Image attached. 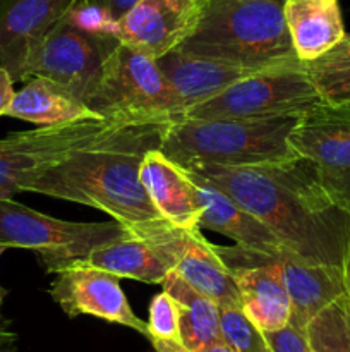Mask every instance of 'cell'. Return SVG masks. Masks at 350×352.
<instances>
[{
    "label": "cell",
    "mask_w": 350,
    "mask_h": 352,
    "mask_svg": "<svg viewBox=\"0 0 350 352\" xmlns=\"http://www.w3.org/2000/svg\"><path fill=\"white\" fill-rule=\"evenodd\" d=\"M187 170L198 172L235 199L295 258L343 270L350 213L326 195L307 160L253 167L198 165Z\"/></svg>",
    "instance_id": "6da1fadb"
},
{
    "label": "cell",
    "mask_w": 350,
    "mask_h": 352,
    "mask_svg": "<svg viewBox=\"0 0 350 352\" xmlns=\"http://www.w3.org/2000/svg\"><path fill=\"white\" fill-rule=\"evenodd\" d=\"M165 120L113 124L33 179L24 192H38L102 210L126 227L163 219L141 184L144 155L161 146Z\"/></svg>",
    "instance_id": "7a4b0ae2"
},
{
    "label": "cell",
    "mask_w": 350,
    "mask_h": 352,
    "mask_svg": "<svg viewBox=\"0 0 350 352\" xmlns=\"http://www.w3.org/2000/svg\"><path fill=\"white\" fill-rule=\"evenodd\" d=\"M287 0H201L194 31L175 50L247 69L299 58L285 23Z\"/></svg>",
    "instance_id": "3957f363"
},
{
    "label": "cell",
    "mask_w": 350,
    "mask_h": 352,
    "mask_svg": "<svg viewBox=\"0 0 350 352\" xmlns=\"http://www.w3.org/2000/svg\"><path fill=\"white\" fill-rule=\"evenodd\" d=\"M299 117L189 119L165 126L160 150L182 168L198 165L253 167L301 158L288 144Z\"/></svg>",
    "instance_id": "277c9868"
},
{
    "label": "cell",
    "mask_w": 350,
    "mask_h": 352,
    "mask_svg": "<svg viewBox=\"0 0 350 352\" xmlns=\"http://www.w3.org/2000/svg\"><path fill=\"white\" fill-rule=\"evenodd\" d=\"M323 103L301 58L250 72L215 98L189 109V119H270L301 117ZM178 117V119H180Z\"/></svg>",
    "instance_id": "5b68a950"
},
{
    "label": "cell",
    "mask_w": 350,
    "mask_h": 352,
    "mask_svg": "<svg viewBox=\"0 0 350 352\" xmlns=\"http://www.w3.org/2000/svg\"><path fill=\"white\" fill-rule=\"evenodd\" d=\"M117 220L100 223L65 222L34 212L12 198H0V244L38 254L48 274H58L100 248L127 234Z\"/></svg>",
    "instance_id": "8992f818"
},
{
    "label": "cell",
    "mask_w": 350,
    "mask_h": 352,
    "mask_svg": "<svg viewBox=\"0 0 350 352\" xmlns=\"http://www.w3.org/2000/svg\"><path fill=\"white\" fill-rule=\"evenodd\" d=\"M84 103L106 120H172V100L154 58L120 43L103 64Z\"/></svg>",
    "instance_id": "52a82bcc"
},
{
    "label": "cell",
    "mask_w": 350,
    "mask_h": 352,
    "mask_svg": "<svg viewBox=\"0 0 350 352\" xmlns=\"http://www.w3.org/2000/svg\"><path fill=\"white\" fill-rule=\"evenodd\" d=\"M288 144L312 165L333 203L350 213V103L323 102L302 113Z\"/></svg>",
    "instance_id": "ba28073f"
},
{
    "label": "cell",
    "mask_w": 350,
    "mask_h": 352,
    "mask_svg": "<svg viewBox=\"0 0 350 352\" xmlns=\"http://www.w3.org/2000/svg\"><path fill=\"white\" fill-rule=\"evenodd\" d=\"M117 120L91 119L40 126L0 140V198H12L33 179L64 160L75 148L84 146Z\"/></svg>",
    "instance_id": "9c48e42d"
},
{
    "label": "cell",
    "mask_w": 350,
    "mask_h": 352,
    "mask_svg": "<svg viewBox=\"0 0 350 352\" xmlns=\"http://www.w3.org/2000/svg\"><path fill=\"white\" fill-rule=\"evenodd\" d=\"M127 229L126 236L93 251L78 263L102 268L119 278L161 284L184 254L187 230L172 226L165 219Z\"/></svg>",
    "instance_id": "30bf717a"
},
{
    "label": "cell",
    "mask_w": 350,
    "mask_h": 352,
    "mask_svg": "<svg viewBox=\"0 0 350 352\" xmlns=\"http://www.w3.org/2000/svg\"><path fill=\"white\" fill-rule=\"evenodd\" d=\"M213 250L235 280L240 308L257 329L273 332L290 322V298L280 265L281 254L290 253H266L239 244H213Z\"/></svg>",
    "instance_id": "8fae6325"
},
{
    "label": "cell",
    "mask_w": 350,
    "mask_h": 352,
    "mask_svg": "<svg viewBox=\"0 0 350 352\" xmlns=\"http://www.w3.org/2000/svg\"><path fill=\"white\" fill-rule=\"evenodd\" d=\"M120 45L113 34L88 33L64 19L45 38L31 60L27 76H43L84 102L106 58Z\"/></svg>",
    "instance_id": "7c38bea8"
},
{
    "label": "cell",
    "mask_w": 350,
    "mask_h": 352,
    "mask_svg": "<svg viewBox=\"0 0 350 352\" xmlns=\"http://www.w3.org/2000/svg\"><path fill=\"white\" fill-rule=\"evenodd\" d=\"M50 296L69 318L95 316L132 329L150 339L148 323L134 315L120 287V278L110 272L75 261L58 272L50 287Z\"/></svg>",
    "instance_id": "4fadbf2b"
},
{
    "label": "cell",
    "mask_w": 350,
    "mask_h": 352,
    "mask_svg": "<svg viewBox=\"0 0 350 352\" xmlns=\"http://www.w3.org/2000/svg\"><path fill=\"white\" fill-rule=\"evenodd\" d=\"M75 0H0V65L16 81L27 79L31 60L45 38L67 16Z\"/></svg>",
    "instance_id": "5bb4252c"
},
{
    "label": "cell",
    "mask_w": 350,
    "mask_h": 352,
    "mask_svg": "<svg viewBox=\"0 0 350 352\" xmlns=\"http://www.w3.org/2000/svg\"><path fill=\"white\" fill-rule=\"evenodd\" d=\"M199 10L201 0H139L119 19L117 38L156 60L194 31Z\"/></svg>",
    "instance_id": "9a60e30c"
},
{
    "label": "cell",
    "mask_w": 350,
    "mask_h": 352,
    "mask_svg": "<svg viewBox=\"0 0 350 352\" xmlns=\"http://www.w3.org/2000/svg\"><path fill=\"white\" fill-rule=\"evenodd\" d=\"M156 64L170 91L172 120L184 116L192 107L215 98L230 85L254 72V69L178 50L156 58Z\"/></svg>",
    "instance_id": "2e32d148"
},
{
    "label": "cell",
    "mask_w": 350,
    "mask_h": 352,
    "mask_svg": "<svg viewBox=\"0 0 350 352\" xmlns=\"http://www.w3.org/2000/svg\"><path fill=\"white\" fill-rule=\"evenodd\" d=\"M141 184L165 220L182 230L199 229L202 206L185 168L172 162L160 148L150 150L139 168Z\"/></svg>",
    "instance_id": "e0dca14e"
},
{
    "label": "cell",
    "mask_w": 350,
    "mask_h": 352,
    "mask_svg": "<svg viewBox=\"0 0 350 352\" xmlns=\"http://www.w3.org/2000/svg\"><path fill=\"white\" fill-rule=\"evenodd\" d=\"M187 175L196 186L199 205L202 206L199 229H208L213 232L230 237L235 244L266 253H288L273 232L263 222L244 210L226 192L202 177L198 172L187 170Z\"/></svg>",
    "instance_id": "ac0fdd59"
},
{
    "label": "cell",
    "mask_w": 350,
    "mask_h": 352,
    "mask_svg": "<svg viewBox=\"0 0 350 352\" xmlns=\"http://www.w3.org/2000/svg\"><path fill=\"white\" fill-rule=\"evenodd\" d=\"M285 287L290 298V325L304 330L326 306L347 294L342 268L311 265L292 254L280 256Z\"/></svg>",
    "instance_id": "d6986e66"
},
{
    "label": "cell",
    "mask_w": 350,
    "mask_h": 352,
    "mask_svg": "<svg viewBox=\"0 0 350 352\" xmlns=\"http://www.w3.org/2000/svg\"><path fill=\"white\" fill-rule=\"evenodd\" d=\"M285 23L302 62L321 57L345 36L338 0H287Z\"/></svg>",
    "instance_id": "ffe728a7"
},
{
    "label": "cell",
    "mask_w": 350,
    "mask_h": 352,
    "mask_svg": "<svg viewBox=\"0 0 350 352\" xmlns=\"http://www.w3.org/2000/svg\"><path fill=\"white\" fill-rule=\"evenodd\" d=\"M5 116L38 126L103 119L65 86L43 76H33L23 89L16 91Z\"/></svg>",
    "instance_id": "44dd1931"
},
{
    "label": "cell",
    "mask_w": 350,
    "mask_h": 352,
    "mask_svg": "<svg viewBox=\"0 0 350 352\" xmlns=\"http://www.w3.org/2000/svg\"><path fill=\"white\" fill-rule=\"evenodd\" d=\"M174 272L220 308H240L235 280L213 250V244L205 239L201 229L187 230V244Z\"/></svg>",
    "instance_id": "7402d4cb"
},
{
    "label": "cell",
    "mask_w": 350,
    "mask_h": 352,
    "mask_svg": "<svg viewBox=\"0 0 350 352\" xmlns=\"http://www.w3.org/2000/svg\"><path fill=\"white\" fill-rule=\"evenodd\" d=\"M161 285L177 302L180 342L187 349L201 352L211 344L223 340L220 329V306L213 299L191 287L175 272L168 274Z\"/></svg>",
    "instance_id": "603a6c76"
},
{
    "label": "cell",
    "mask_w": 350,
    "mask_h": 352,
    "mask_svg": "<svg viewBox=\"0 0 350 352\" xmlns=\"http://www.w3.org/2000/svg\"><path fill=\"white\" fill-rule=\"evenodd\" d=\"M305 65L323 102L350 103V34L345 33L335 47Z\"/></svg>",
    "instance_id": "cb8c5ba5"
},
{
    "label": "cell",
    "mask_w": 350,
    "mask_h": 352,
    "mask_svg": "<svg viewBox=\"0 0 350 352\" xmlns=\"http://www.w3.org/2000/svg\"><path fill=\"white\" fill-rule=\"evenodd\" d=\"M312 352H350V296L326 306L305 327Z\"/></svg>",
    "instance_id": "d4e9b609"
},
{
    "label": "cell",
    "mask_w": 350,
    "mask_h": 352,
    "mask_svg": "<svg viewBox=\"0 0 350 352\" xmlns=\"http://www.w3.org/2000/svg\"><path fill=\"white\" fill-rule=\"evenodd\" d=\"M222 339L233 352H271L264 332L257 329L242 308H220Z\"/></svg>",
    "instance_id": "484cf974"
},
{
    "label": "cell",
    "mask_w": 350,
    "mask_h": 352,
    "mask_svg": "<svg viewBox=\"0 0 350 352\" xmlns=\"http://www.w3.org/2000/svg\"><path fill=\"white\" fill-rule=\"evenodd\" d=\"M148 330H150V339H167L180 342L177 302L167 291H161L151 299Z\"/></svg>",
    "instance_id": "4316f807"
},
{
    "label": "cell",
    "mask_w": 350,
    "mask_h": 352,
    "mask_svg": "<svg viewBox=\"0 0 350 352\" xmlns=\"http://www.w3.org/2000/svg\"><path fill=\"white\" fill-rule=\"evenodd\" d=\"M65 21L78 30L88 31V33L117 36L119 21L113 19L108 10L91 0H75L74 6L69 9L67 16H65Z\"/></svg>",
    "instance_id": "83f0119b"
},
{
    "label": "cell",
    "mask_w": 350,
    "mask_h": 352,
    "mask_svg": "<svg viewBox=\"0 0 350 352\" xmlns=\"http://www.w3.org/2000/svg\"><path fill=\"white\" fill-rule=\"evenodd\" d=\"M271 352H312L307 333L287 323L273 332H264Z\"/></svg>",
    "instance_id": "f1b7e54d"
},
{
    "label": "cell",
    "mask_w": 350,
    "mask_h": 352,
    "mask_svg": "<svg viewBox=\"0 0 350 352\" xmlns=\"http://www.w3.org/2000/svg\"><path fill=\"white\" fill-rule=\"evenodd\" d=\"M14 95V79L10 78L9 71L0 65V116H5L7 109L12 103Z\"/></svg>",
    "instance_id": "f546056e"
},
{
    "label": "cell",
    "mask_w": 350,
    "mask_h": 352,
    "mask_svg": "<svg viewBox=\"0 0 350 352\" xmlns=\"http://www.w3.org/2000/svg\"><path fill=\"white\" fill-rule=\"evenodd\" d=\"M91 2L102 6L103 9H106L110 14H112L113 19L119 21L120 17L126 16V14L129 12V10L132 9L139 0H91Z\"/></svg>",
    "instance_id": "4dcf8cb0"
},
{
    "label": "cell",
    "mask_w": 350,
    "mask_h": 352,
    "mask_svg": "<svg viewBox=\"0 0 350 352\" xmlns=\"http://www.w3.org/2000/svg\"><path fill=\"white\" fill-rule=\"evenodd\" d=\"M154 352H192L178 340H167V339H150Z\"/></svg>",
    "instance_id": "1f68e13d"
},
{
    "label": "cell",
    "mask_w": 350,
    "mask_h": 352,
    "mask_svg": "<svg viewBox=\"0 0 350 352\" xmlns=\"http://www.w3.org/2000/svg\"><path fill=\"white\" fill-rule=\"evenodd\" d=\"M0 352H19L17 351V336L3 323H0Z\"/></svg>",
    "instance_id": "d6a6232c"
},
{
    "label": "cell",
    "mask_w": 350,
    "mask_h": 352,
    "mask_svg": "<svg viewBox=\"0 0 350 352\" xmlns=\"http://www.w3.org/2000/svg\"><path fill=\"white\" fill-rule=\"evenodd\" d=\"M343 277H345L347 294L350 296V234H349V243H347L345 260H343Z\"/></svg>",
    "instance_id": "836d02e7"
},
{
    "label": "cell",
    "mask_w": 350,
    "mask_h": 352,
    "mask_svg": "<svg viewBox=\"0 0 350 352\" xmlns=\"http://www.w3.org/2000/svg\"><path fill=\"white\" fill-rule=\"evenodd\" d=\"M201 352H233V351L230 349V347L226 346L223 340H220V342L211 344V346H208L205 351H201Z\"/></svg>",
    "instance_id": "e575fe53"
},
{
    "label": "cell",
    "mask_w": 350,
    "mask_h": 352,
    "mask_svg": "<svg viewBox=\"0 0 350 352\" xmlns=\"http://www.w3.org/2000/svg\"><path fill=\"white\" fill-rule=\"evenodd\" d=\"M7 250V246L5 244H0V254L3 253V251ZM7 294H9V291H7V289H3L2 285H0V308H2V305H3V299L7 298Z\"/></svg>",
    "instance_id": "d590c367"
}]
</instances>
